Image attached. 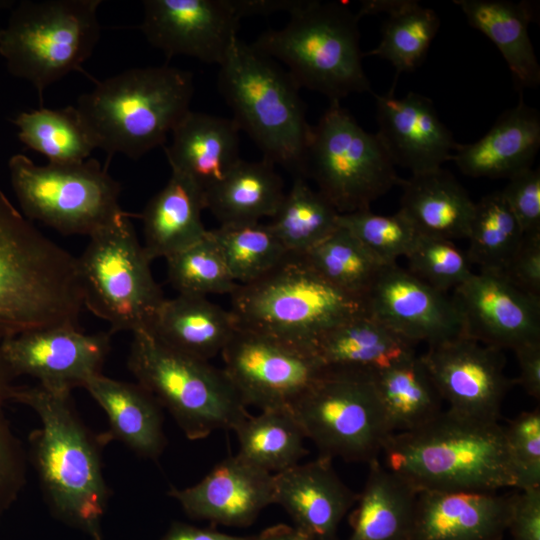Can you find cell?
<instances>
[{"mask_svg": "<svg viewBox=\"0 0 540 540\" xmlns=\"http://www.w3.org/2000/svg\"><path fill=\"white\" fill-rule=\"evenodd\" d=\"M383 466L417 492H498L515 487L504 427L443 410L427 424L394 433Z\"/></svg>", "mask_w": 540, "mask_h": 540, "instance_id": "3", "label": "cell"}, {"mask_svg": "<svg viewBox=\"0 0 540 540\" xmlns=\"http://www.w3.org/2000/svg\"><path fill=\"white\" fill-rule=\"evenodd\" d=\"M100 0H22L0 29V55L8 72L44 91L71 72H84L100 39Z\"/></svg>", "mask_w": 540, "mask_h": 540, "instance_id": "9", "label": "cell"}, {"mask_svg": "<svg viewBox=\"0 0 540 540\" xmlns=\"http://www.w3.org/2000/svg\"><path fill=\"white\" fill-rule=\"evenodd\" d=\"M399 211L419 234L447 240L467 239L475 202L444 169L411 174L401 179Z\"/></svg>", "mask_w": 540, "mask_h": 540, "instance_id": "29", "label": "cell"}, {"mask_svg": "<svg viewBox=\"0 0 540 540\" xmlns=\"http://www.w3.org/2000/svg\"><path fill=\"white\" fill-rule=\"evenodd\" d=\"M507 531L513 540H540V487L514 494Z\"/></svg>", "mask_w": 540, "mask_h": 540, "instance_id": "49", "label": "cell"}, {"mask_svg": "<svg viewBox=\"0 0 540 540\" xmlns=\"http://www.w3.org/2000/svg\"><path fill=\"white\" fill-rule=\"evenodd\" d=\"M453 291L465 337L501 351L540 342V298L516 287L502 272H473Z\"/></svg>", "mask_w": 540, "mask_h": 540, "instance_id": "19", "label": "cell"}, {"mask_svg": "<svg viewBox=\"0 0 540 540\" xmlns=\"http://www.w3.org/2000/svg\"><path fill=\"white\" fill-rule=\"evenodd\" d=\"M237 326L314 354L328 331L367 311L365 300L334 286L303 255L288 254L230 296Z\"/></svg>", "mask_w": 540, "mask_h": 540, "instance_id": "6", "label": "cell"}, {"mask_svg": "<svg viewBox=\"0 0 540 540\" xmlns=\"http://www.w3.org/2000/svg\"><path fill=\"white\" fill-rule=\"evenodd\" d=\"M232 431L239 444L237 455L272 474L295 466L308 453L307 438L291 407L249 414Z\"/></svg>", "mask_w": 540, "mask_h": 540, "instance_id": "36", "label": "cell"}, {"mask_svg": "<svg viewBox=\"0 0 540 540\" xmlns=\"http://www.w3.org/2000/svg\"><path fill=\"white\" fill-rule=\"evenodd\" d=\"M338 226L349 231L384 264H393L399 257H405L419 236L400 211L379 215L366 209L339 214Z\"/></svg>", "mask_w": 540, "mask_h": 540, "instance_id": "43", "label": "cell"}, {"mask_svg": "<svg viewBox=\"0 0 540 540\" xmlns=\"http://www.w3.org/2000/svg\"><path fill=\"white\" fill-rule=\"evenodd\" d=\"M143 9L140 29L168 59L188 56L218 66L242 19L234 0H145Z\"/></svg>", "mask_w": 540, "mask_h": 540, "instance_id": "17", "label": "cell"}, {"mask_svg": "<svg viewBox=\"0 0 540 540\" xmlns=\"http://www.w3.org/2000/svg\"><path fill=\"white\" fill-rule=\"evenodd\" d=\"M357 498L328 457L274 474V504L286 511L293 527L309 540H339L340 523Z\"/></svg>", "mask_w": 540, "mask_h": 540, "instance_id": "22", "label": "cell"}, {"mask_svg": "<svg viewBox=\"0 0 540 540\" xmlns=\"http://www.w3.org/2000/svg\"><path fill=\"white\" fill-rule=\"evenodd\" d=\"M374 382L394 433L417 429L443 411L444 401L417 353L375 372Z\"/></svg>", "mask_w": 540, "mask_h": 540, "instance_id": "35", "label": "cell"}, {"mask_svg": "<svg viewBox=\"0 0 540 540\" xmlns=\"http://www.w3.org/2000/svg\"><path fill=\"white\" fill-rule=\"evenodd\" d=\"M159 540H256L255 535H231L215 529L201 528L185 522L171 523Z\"/></svg>", "mask_w": 540, "mask_h": 540, "instance_id": "51", "label": "cell"}, {"mask_svg": "<svg viewBox=\"0 0 540 540\" xmlns=\"http://www.w3.org/2000/svg\"><path fill=\"white\" fill-rule=\"evenodd\" d=\"M8 168L23 215L61 234L91 236L127 214L119 204L120 184L96 159L40 166L15 154Z\"/></svg>", "mask_w": 540, "mask_h": 540, "instance_id": "12", "label": "cell"}, {"mask_svg": "<svg viewBox=\"0 0 540 540\" xmlns=\"http://www.w3.org/2000/svg\"><path fill=\"white\" fill-rule=\"evenodd\" d=\"M501 193L524 235L540 234V170L528 168L508 179Z\"/></svg>", "mask_w": 540, "mask_h": 540, "instance_id": "47", "label": "cell"}, {"mask_svg": "<svg viewBox=\"0 0 540 540\" xmlns=\"http://www.w3.org/2000/svg\"><path fill=\"white\" fill-rule=\"evenodd\" d=\"M414 353V344L368 311L334 327L314 346V354L324 366L355 368L373 373Z\"/></svg>", "mask_w": 540, "mask_h": 540, "instance_id": "31", "label": "cell"}, {"mask_svg": "<svg viewBox=\"0 0 540 540\" xmlns=\"http://www.w3.org/2000/svg\"><path fill=\"white\" fill-rule=\"evenodd\" d=\"M523 236L501 191L492 192L475 203L466 256L479 270L503 272Z\"/></svg>", "mask_w": 540, "mask_h": 540, "instance_id": "39", "label": "cell"}, {"mask_svg": "<svg viewBox=\"0 0 540 540\" xmlns=\"http://www.w3.org/2000/svg\"><path fill=\"white\" fill-rule=\"evenodd\" d=\"M131 216L89 236L77 258L84 307L108 322L111 334L148 330L165 299Z\"/></svg>", "mask_w": 540, "mask_h": 540, "instance_id": "11", "label": "cell"}, {"mask_svg": "<svg viewBox=\"0 0 540 540\" xmlns=\"http://www.w3.org/2000/svg\"><path fill=\"white\" fill-rule=\"evenodd\" d=\"M502 273L522 291L540 298V234L523 236Z\"/></svg>", "mask_w": 540, "mask_h": 540, "instance_id": "48", "label": "cell"}, {"mask_svg": "<svg viewBox=\"0 0 540 540\" xmlns=\"http://www.w3.org/2000/svg\"><path fill=\"white\" fill-rule=\"evenodd\" d=\"M364 300L372 316L414 345L433 346L464 336L452 297L397 263L382 268Z\"/></svg>", "mask_w": 540, "mask_h": 540, "instance_id": "18", "label": "cell"}, {"mask_svg": "<svg viewBox=\"0 0 540 540\" xmlns=\"http://www.w3.org/2000/svg\"><path fill=\"white\" fill-rule=\"evenodd\" d=\"M519 364L517 383L536 400L540 399V342L522 345L514 350Z\"/></svg>", "mask_w": 540, "mask_h": 540, "instance_id": "50", "label": "cell"}, {"mask_svg": "<svg viewBox=\"0 0 540 540\" xmlns=\"http://www.w3.org/2000/svg\"><path fill=\"white\" fill-rule=\"evenodd\" d=\"M111 333H85L80 327L32 330L0 341L2 354L18 377L27 375L54 391L83 387L101 370Z\"/></svg>", "mask_w": 540, "mask_h": 540, "instance_id": "15", "label": "cell"}, {"mask_svg": "<svg viewBox=\"0 0 540 540\" xmlns=\"http://www.w3.org/2000/svg\"><path fill=\"white\" fill-rule=\"evenodd\" d=\"M166 263L168 280L178 294L231 296L239 286L209 230L200 241L166 258Z\"/></svg>", "mask_w": 540, "mask_h": 540, "instance_id": "42", "label": "cell"}, {"mask_svg": "<svg viewBox=\"0 0 540 540\" xmlns=\"http://www.w3.org/2000/svg\"><path fill=\"white\" fill-rule=\"evenodd\" d=\"M304 175L339 214L370 209L401 181L378 135L365 131L339 101L330 102L311 128Z\"/></svg>", "mask_w": 540, "mask_h": 540, "instance_id": "13", "label": "cell"}, {"mask_svg": "<svg viewBox=\"0 0 540 540\" xmlns=\"http://www.w3.org/2000/svg\"><path fill=\"white\" fill-rule=\"evenodd\" d=\"M339 213L303 176H296L269 228L288 254L303 255L338 227Z\"/></svg>", "mask_w": 540, "mask_h": 540, "instance_id": "37", "label": "cell"}, {"mask_svg": "<svg viewBox=\"0 0 540 540\" xmlns=\"http://www.w3.org/2000/svg\"><path fill=\"white\" fill-rule=\"evenodd\" d=\"M514 494L418 492L409 540H502Z\"/></svg>", "mask_w": 540, "mask_h": 540, "instance_id": "23", "label": "cell"}, {"mask_svg": "<svg viewBox=\"0 0 540 540\" xmlns=\"http://www.w3.org/2000/svg\"><path fill=\"white\" fill-rule=\"evenodd\" d=\"M190 72L169 65L137 67L98 81L76 108L96 148L137 160L158 146L190 111Z\"/></svg>", "mask_w": 540, "mask_h": 540, "instance_id": "4", "label": "cell"}, {"mask_svg": "<svg viewBox=\"0 0 540 540\" xmlns=\"http://www.w3.org/2000/svg\"><path fill=\"white\" fill-rule=\"evenodd\" d=\"M239 132L232 118L190 110L171 132V143L163 146L171 171L205 192L241 160Z\"/></svg>", "mask_w": 540, "mask_h": 540, "instance_id": "24", "label": "cell"}, {"mask_svg": "<svg viewBox=\"0 0 540 540\" xmlns=\"http://www.w3.org/2000/svg\"><path fill=\"white\" fill-rule=\"evenodd\" d=\"M11 401L31 408L40 419L41 426L29 435V454L53 517L91 540H104L109 491L100 447L107 436L95 437L86 427L71 392L15 385Z\"/></svg>", "mask_w": 540, "mask_h": 540, "instance_id": "1", "label": "cell"}, {"mask_svg": "<svg viewBox=\"0 0 540 540\" xmlns=\"http://www.w3.org/2000/svg\"><path fill=\"white\" fill-rule=\"evenodd\" d=\"M168 495L193 519L247 527L274 504V474L236 454L217 463L197 484L183 489L172 486Z\"/></svg>", "mask_w": 540, "mask_h": 540, "instance_id": "20", "label": "cell"}, {"mask_svg": "<svg viewBox=\"0 0 540 540\" xmlns=\"http://www.w3.org/2000/svg\"><path fill=\"white\" fill-rule=\"evenodd\" d=\"M394 85L375 95L376 133L395 165L419 174L441 168L457 147L428 97L409 92L398 98Z\"/></svg>", "mask_w": 540, "mask_h": 540, "instance_id": "21", "label": "cell"}, {"mask_svg": "<svg viewBox=\"0 0 540 540\" xmlns=\"http://www.w3.org/2000/svg\"><path fill=\"white\" fill-rule=\"evenodd\" d=\"M289 15L283 28L262 33L252 45L282 62L299 88L330 102L371 91L356 13L344 2L301 0Z\"/></svg>", "mask_w": 540, "mask_h": 540, "instance_id": "7", "label": "cell"}, {"mask_svg": "<svg viewBox=\"0 0 540 540\" xmlns=\"http://www.w3.org/2000/svg\"><path fill=\"white\" fill-rule=\"evenodd\" d=\"M369 472L349 516L346 540H409L418 492L379 459Z\"/></svg>", "mask_w": 540, "mask_h": 540, "instance_id": "30", "label": "cell"}, {"mask_svg": "<svg viewBox=\"0 0 540 540\" xmlns=\"http://www.w3.org/2000/svg\"><path fill=\"white\" fill-rule=\"evenodd\" d=\"M468 23L498 48L520 88L540 83V65L529 36V3L506 0H455Z\"/></svg>", "mask_w": 540, "mask_h": 540, "instance_id": "32", "label": "cell"}, {"mask_svg": "<svg viewBox=\"0 0 540 540\" xmlns=\"http://www.w3.org/2000/svg\"><path fill=\"white\" fill-rule=\"evenodd\" d=\"M519 490L540 487V411H525L504 427Z\"/></svg>", "mask_w": 540, "mask_h": 540, "instance_id": "46", "label": "cell"}, {"mask_svg": "<svg viewBox=\"0 0 540 540\" xmlns=\"http://www.w3.org/2000/svg\"><path fill=\"white\" fill-rule=\"evenodd\" d=\"M15 3L14 0H0V11L13 8Z\"/></svg>", "mask_w": 540, "mask_h": 540, "instance_id": "54", "label": "cell"}, {"mask_svg": "<svg viewBox=\"0 0 540 540\" xmlns=\"http://www.w3.org/2000/svg\"><path fill=\"white\" fill-rule=\"evenodd\" d=\"M540 148V115L523 99L477 141L458 144L451 160L470 177L507 178L531 168Z\"/></svg>", "mask_w": 540, "mask_h": 540, "instance_id": "25", "label": "cell"}, {"mask_svg": "<svg viewBox=\"0 0 540 540\" xmlns=\"http://www.w3.org/2000/svg\"><path fill=\"white\" fill-rule=\"evenodd\" d=\"M236 329L230 309L207 297L178 294L164 299L148 331L178 352L209 361L221 354Z\"/></svg>", "mask_w": 540, "mask_h": 540, "instance_id": "26", "label": "cell"}, {"mask_svg": "<svg viewBox=\"0 0 540 540\" xmlns=\"http://www.w3.org/2000/svg\"><path fill=\"white\" fill-rule=\"evenodd\" d=\"M12 122L19 140L49 163L82 162L96 149L76 106L40 107L19 113Z\"/></svg>", "mask_w": 540, "mask_h": 540, "instance_id": "38", "label": "cell"}, {"mask_svg": "<svg viewBox=\"0 0 540 540\" xmlns=\"http://www.w3.org/2000/svg\"><path fill=\"white\" fill-rule=\"evenodd\" d=\"M405 258L411 274L443 293L454 290L473 273L466 253L443 238L419 234Z\"/></svg>", "mask_w": 540, "mask_h": 540, "instance_id": "44", "label": "cell"}, {"mask_svg": "<svg viewBox=\"0 0 540 540\" xmlns=\"http://www.w3.org/2000/svg\"><path fill=\"white\" fill-rule=\"evenodd\" d=\"M15 378L0 347V516L17 500L27 479L26 452L6 414Z\"/></svg>", "mask_w": 540, "mask_h": 540, "instance_id": "45", "label": "cell"}, {"mask_svg": "<svg viewBox=\"0 0 540 540\" xmlns=\"http://www.w3.org/2000/svg\"><path fill=\"white\" fill-rule=\"evenodd\" d=\"M218 88L263 159L303 176L312 126L289 73L237 37L219 65Z\"/></svg>", "mask_w": 540, "mask_h": 540, "instance_id": "5", "label": "cell"}, {"mask_svg": "<svg viewBox=\"0 0 540 540\" xmlns=\"http://www.w3.org/2000/svg\"><path fill=\"white\" fill-rule=\"evenodd\" d=\"M290 407L319 456L369 464L394 434L370 371L325 366Z\"/></svg>", "mask_w": 540, "mask_h": 540, "instance_id": "10", "label": "cell"}, {"mask_svg": "<svg viewBox=\"0 0 540 540\" xmlns=\"http://www.w3.org/2000/svg\"><path fill=\"white\" fill-rule=\"evenodd\" d=\"M376 13H386L381 40L376 48L363 53L387 60L397 75L417 69L440 28L437 13L414 0L363 1L356 13L359 19Z\"/></svg>", "mask_w": 540, "mask_h": 540, "instance_id": "34", "label": "cell"}, {"mask_svg": "<svg viewBox=\"0 0 540 540\" xmlns=\"http://www.w3.org/2000/svg\"><path fill=\"white\" fill-rule=\"evenodd\" d=\"M285 193L283 180L267 160H240L204 192L205 209L220 225L256 223L273 217Z\"/></svg>", "mask_w": 540, "mask_h": 540, "instance_id": "33", "label": "cell"}, {"mask_svg": "<svg viewBox=\"0 0 540 540\" xmlns=\"http://www.w3.org/2000/svg\"><path fill=\"white\" fill-rule=\"evenodd\" d=\"M448 410L469 418L498 421L511 381L501 350L468 337L428 346L421 355Z\"/></svg>", "mask_w": 540, "mask_h": 540, "instance_id": "16", "label": "cell"}, {"mask_svg": "<svg viewBox=\"0 0 540 540\" xmlns=\"http://www.w3.org/2000/svg\"><path fill=\"white\" fill-rule=\"evenodd\" d=\"M132 335L129 370L189 440L232 431L250 414L223 369L166 346L148 330Z\"/></svg>", "mask_w": 540, "mask_h": 540, "instance_id": "8", "label": "cell"}, {"mask_svg": "<svg viewBox=\"0 0 540 540\" xmlns=\"http://www.w3.org/2000/svg\"><path fill=\"white\" fill-rule=\"evenodd\" d=\"M301 0H234L241 17L269 15L275 12L291 13Z\"/></svg>", "mask_w": 540, "mask_h": 540, "instance_id": "52", "label": "cell"}, {"mask_svg": "<svg viewBox=\"0 0 540 540\" xmlns=\"http://www.w3.org/2000/svg\"><path fill=\"white\" fill-rule=\"evenodd\" d=\"M256 540H309L296 528L286 524H276L269 526L259 534Z\"/></svg>", "mask_w": 540, "mask_h": 540, "instance_id": "53", "label": "cell"}, {"mask_svg": "<svg viewBox=\"0 0 540 540\" xmlns=\"http://www.w3.org/2000/svg\"><path fill=\"white\" fill-rule=\"evenodd\" d=\"M303 256L328 282L362 298L387 265L340 226Z\"/></svg>", "mask_w": 540, "mask_h": 540, "instance_id": "40", "label": "cell"}, {"mask_svg": "<svg viewBox=\"0 0 540 540\" xmlns=\"http://www.w3.org/2000/svg\"><path fill=\"white\" fill-rule=\"evenodd\" d=\"M221 356L243 403L261 410L290 407L325 368L313 353L238 326Z\"/></svg>", "mask_w": 540, "mask_h": 540, "instance_id": "14", "label": "cell"}, {"mask_svg": "<svg viewBox=\"0 0 540 540\" xmlns=\"http://www.w3.org/2000/svg\"><path fill=\"white\" fill-rule=\"evenodd\" d=\"M204 209V191L188 177L171 172L140 215L148 258L166 259L203 239L208 233L201 217Z\"/></svg>", "mask_w": 540, "mask_h": 540, "instance_id": "28", "label": "cell"}, {"mask_svg": "<svg viewBox=\"0 0 540 540\" xmlns=\"http://www.w3.org/2000/svg\"><path fill=\"white\" fill-rule=\"evenodd\" d=\"M209 234L239 285L261 278L288 255L268 224L261 222L219 225Z\"/></svg>", "mask_w": 540, "mask_h": 540, "instance_id": "41", "label": "cell"}, {"mask_svg": "<svg viewBox=\"0 0 540 540\" xmlns=\"http://www.w3.org/2000/svg\"><path fill=\"white\" fill-rule=\"evenodd\" d=\"M83 308L77 258L0 190V341L32 330L79 327Z\"/></svg>", "mask_w": 540, "mask_h": 540, "instance_id": "2", "label": "cell"}, {"mask_svg": "<svg viewBox=\"0 0 540 540\" xmlns=\"http://www.w3.org/2000/svg\"><path fill=\"white\" fill-rule=\"evenodd\" d=\"M105 411L110 431L136 455L156 461L166 446L161 406L138 383L123 382L99 374L84 386Z\"/></svg>", "mask_w": 540, "mask_h": 540, "instance_id": "27", "label": "cell"}]
</instances>
